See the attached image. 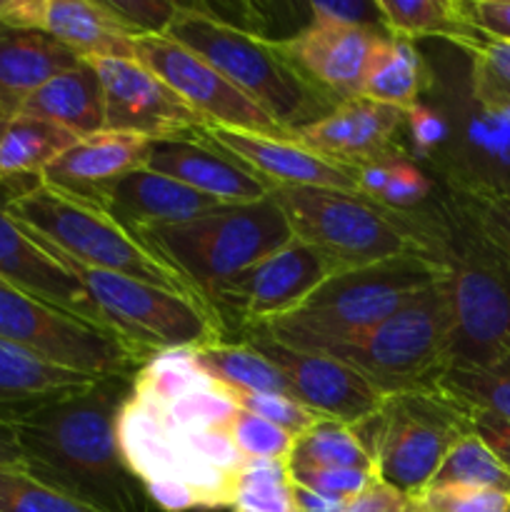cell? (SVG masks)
<instances>
[{"mask_svg": "<svg viewBox=\"0 0 510 512\" xmlns=\"http://www.w3.org/2000/svg\"><path fill=\"white\" fill-rule=\"evenodd\" d=\"M238 405L193 350L155 353L118 413L125 463L160 512L230 508L245 458L230 438Z\"/></svg>", "mask_w": 510, "mask_h": 512, "instance_id": "1", "label": "cell"}, {"mask_svg": "<svg viewBox=\"0 0 510 512\" xmlns=\"http://www.w3.org/2000/svg\"><path fill=\"white\" fill-rule=\"evenodd\" d=\"M130 385L133 378H103L15 420L25 473L105 512H160L118 445Z\"/></svg>", "mask_w": 510, "mask_h": 512, "instance_id": "2", "label": "cell"}, {"mask_svg": "<svg viewBox=\"0 0 510 512\" xmlns=\"http://www.w3.org/2000/svg\"><path fill=\"white\" fill-rule=\"evenodd\" d=\"M443 275V255L433 253H405L363 268L340 270L315 288L293 313L245 333L265 335L298 350L348 343L398 313Z\"/></svg>", "mask_w": 510, "mask_h": 512, "instance_id": "3", "label": "cell"}, {"mask_svg": "<svg viewBox=\"0 0 510 512\" xmlns=\"http://www.w3.org/2000/svg\"><path fill=\"white\" fill-rule=\"evenodd\" d=\"M133 235L210 308L238 275L295 238L273 195L255 203L220 205L188 223Z\"/></svg>", "mask_w": 510, "mask_h": 512, "instance_id": "4", "label": "cell"}, {"mask_svg": "<svg viewBox=\"0 0 510 512\" xmlns=\"http://www.w3.org/2000/svg\"><path fill=\"white\" fill-rule=\"evenodd\" d=\"M165 35L213 65L290 135L338 105L290 63L278 40L238 28L203 5L178 3Z\"/></svg>", "mask_w": 510, "mask_h": 512, "instance_id": "5", "label": "cell"}, {"mask_svg": "<svg viewBox=\"0 0 510 512\" xmlns=\"http://www.w3.org/2000/svg\"><path fill=\"white\" fill-rule=\"evenodd\" d=\"M298 240L328 255L338 270L363 268L405 253L443 255L448 225H418L360 193L330 188H273Z\"/></svg>", "mask_w": 510, "mask_h": 512, "instance_id": "6", "label": "cell"}, {"mask_svg": "<svg viewBox=\"0 0 510 512\" xmlns=\"http://www.w3.org/2000/svg\"><path fill=\"white\" fill-rule=\"evenodd\" d=\"M373 475L403 495L423 493L448 450L473 433L470 405L443 385L388 395L378 415L355 425Z\"/></svg>", "mask_w": 510, "mask_h": 512, "instance_id": "7", "label": "cell"}, {"mask_svg": "<svg viewBox=\"0 0 510 512\" xmlns=\"http://www.w3.org/2000/svg\"><path fill=\"white\" fill-rule=\"evenodd\" d=\"M315 353L343 360L385 395L433 388L450 365L445 275L368 333Z\"/></svg>", "mask_w": 510, "mask_h": 512, "instance_id": "8", "label": "cell"}, {"mask_svg": "<svg viewBox=\"0 0 510 512\" xmlns=\"http://www.w3.org/2000/svg\"><path fill=\"white\" fill-rule=\"evenodd\" d=\"M3 205L25 228L38 233L58 253L85 268L128 275L175 293L193 295L163 260L155 258L143 243L135 240L133 233L120 228L95 205L58 193L40 180L10 195Z\"/></svg>", "mask_w": 510, "mask_h": 512, "instance_id": "9", "label": "cell"}, {"mask_svg": "<svg viewBox=\"0 0 510 512\" xmlns=\"http://www.w3.org/2000/svg\"><path fill=\"white\" fill-rule=\"evenodd\" d=\"M443 248L450 365L488 368L510 348V268L453 210Z\"/></svg>", "mask_w": 510, "mask_h": 512, "instance_id": "10", "label": "cell"}, {"mask_svg": "<svg viewBox=\"0 0 510 512\" xmlns=\"http://www.w3.org/2000/svg\"><path fill=\"white\" fill-rule=\"evenodd\" d=\"M65 260L85 285L105 325L138 348L155 355L223 343V320L203 300Z\"/></svg>", "mask_w": 510, "mask_h": 512, "instance_id": "11", "label": "cell"}, {"mask_svg": "<svg viewBox=\"0 0 510 512\" xmlns=\"http://www.w3.org/2000/svg\"><path fill=\"white\" fill-rule=\"evenodd\" d=\"M0 340L95 378H133L153 358L115 330L75 318L5 280H0Z\"/></svg>", "mask_w": 510, "mask_h": 512, "instance_id": "12", "label": "cell"}, {"mask_svg": "<svg viewBox=\"0 0 510 512\" xmlns=\"http://www.w3.org/2000/svg\"><path fill=\"white\" fill-rule=\"evenodd\" d=\"M133 58L153 70L190 110L203 118L205 125L245 133H263L285 138L288 130L280 128L265 110H260L248 95L240 93L200 55L175 43L168 35H143L133 38Z\"/></svg>", "mask_w": 510, "mask_h": 512, "instance_id": "13", "label": "cell"}, {"mask_svg": "<svg viewBox=\"0 0 510 512\" xmlns=\"http://www.w3.org/2000/svg\"><path fill=\"white\" fill-rule=\"evenodd\" d=\"M335 273L340 270L328 255L293 238L288 245L238 275L213 300V310L220 320H238L245 333L293 313L315 288H320Z\"/></svg>", "mask_w": 510, "mask_h": 512, "instance_id": "14", "label": "cell"}, {"mask_svg": "<svg viewBox=\"0 0 510 512\" xmlns=\"http://www.w3.org/2000/svg\"><path fill=\"white\" fill-rule=\"evenodd\" d=\"M245 343L260 350L288 380L293 398L320 418L360 425L378 415L388 398L365 375L338 358L290 348L258 333H245Z\"/></svg>", "mask_w": 510, "mask_h": 512, "instance_id": "15", "label": "cell"}, {"mask_svg": "<svg viewBox=\"0 0 510 512\" xmlns=\"http://www.w3.org/2000/svg\"><path fill=\"white\" fill-rule=\"evenodd\" d=\"M105 98V130L148 140L193 135L203 118L135 58H90Z\"/></svg>", "mask_w": 510, "mask_h": 512, "instance_id": "16", "label": "cell"}, {"mask_svg": "<svg viewBox=\"0 0 510 512\" xmlns=\"http://www.w3.org/2000/svg\"><path fill=\"white\" fill-rule=\"evenodd\" d=\"M0 280L75 318L108 328L85 285L70 270L65 255L15 220L3 203H0Z\"/></svg>", "mask_w": 510, "mask_h": 512, "instance_id": "17", "label": "cell"}, {"mask_svg": "<svg viewBox=\"0 0 510 512\" xmlns=\"http://www.w3.org/2000/svg\"><path fill=\"white\" fill-rule=\"evenodd\" d=\"M195 135L233 155L270 188H330L358 193L355 168L313 153L293 135L278 138V135L245 133V130L215 128V125H200Z\"/></svg>", "mask_w": 510, "mask_h": 512, "instance_id": "18", "label": "cell"}, {"mask_svg": "<svg viewBox=\"0 0 510 512\" xmlns=\"http://www.w3.org/2000/svg\"><path fill=\"white\" fill-rule=\"evenodd\" d=\"M390 33L310 23L293 38L278 40L290 63L333 103L363 98V83L375 48Z\"/></svg>", "mask_w": 510, "mask_h": 512, "instance_id": "19", "label": "cell"}, {"mask_svg": "<svg viewBox=\"0 0 510 512\" xmlns=\"http://www.w3.org/2000/svg\"><path fill=\"white\" fill-rule=\"evenodd\" d=\"M0 23L43 30L83 60L133 58V35L103 0H0Z\"/></svg>", "mask_w": 510, "mask_h": 512, "instance_id": "20", "label": "cell"}, {"mask_svg": "<svg viewBox=\"0 0 510 512\" xmlns=\"http://www.w3.org/2000/svg\"><path fill=\"white\" fill-rule=\"evenodd\" d=\"M145 168L168 175L225 205L255 203L268 198L273 190L233 155L195 133L150 140Z\"/></svg>", "mask_w": 510, "mask_h": 512, "instance_id": "21", "label": "cell"}, {"mask_svg": "<svg viewBox=\"0 0 510 512\" xmlns=\"http://www.w3.org/2000/svg\"><path fill=\"white\" fill-rule=\"evenodd\" d=\"M403 123V110L355 98L338 103L328 115L295 130L293 138L323 158L358 168L370 160L398 153L393 138Z\"/></svg>", "mask_w": 510, "mask_h": 512, "instance_id": "22", "label": "cell"}, {"mask_svg": "<svg viewBox=\"0 0 510 512\" xmlns=\"http://www.w3.org/2000/svg\"><path fill=\"white\" fill-rule=\"evenodd\" d=\"M150 140L130 133H103L80 138L65 150L43 175L40 183L98 208L110 188L133 170L145 168Z\"/></svg>", "mask_w": 510, "mask_h": 512, "instance_id": "23", "label": "cell"}, {"mask_svg": "<svg viewBox=\"0 0 510 512\" xmlns=\"http://www.w3.org/2000/svg\"><path fill=\"white\" fill-rule=\"evenodd\" d=\"M218 200L178 183L155 170L138 168L113 185L98 208L128 233L148 228H165L200 218L220 208Z\"/></svg>", "mask_w": 510, "mask_h": 512, "instance_id": "24", "label": "cell"}, {"mask_svg": "<svg viewBox=\"0 0 510 512\" xmlns=\"http://www.w3.org/2000/svg\"><path fill=\"white\" fill-rule=\"evenodd\" d=\"M80 60L43 30L0 23V113L15 118L35 90Z\"/></svg>", "mask_w": 510, "mask_h": 512, "instance_id": "25", "label": "cell"}, {"mask_svg": "<svg viewBox=\"0 0 510 512\" xmlns=\"http://www.w3.org/2000/svg\"><path fill=\"white\" fill-rule=\"evenodd\" d=\"M98 380L40 360L0 340V420L15 423L30 410L83 393Z\"/></svg>", "mask_w": 510, "mask_h": 512, "instance_id": "26", "label": "cell"}, {"mask_svg": "<svg viewBox=\"0 0 510 512\" xmlns=\"http://www.w3.org/2000/svg\"><path fill=\"white\" fill-rule=\"evenodd\" d=\"M18 115L48 120V123L70 130L78 138L103 133L105 98L93 63L80 60L75 68L55 75L25 100Z\"/></svg>", "mask_w": 510, "mask_h": 512, "instance_id": "27", "label": "cell"}, {"mask_svg": "<svg viewBox=\"0 0 510 512\" xmlns=\"http://www.w3.org/2000/svg\"><path fill=\"white\" fill-rule=\"evenodd\" d=\"M428 85L423 55L410 40L388 35L375 48L363 83V98L373 103L410 110L418 105L420 93Z\"/></svg>", "mask_w": 510, "mask_h": 512, "instance_id": "28", "label": "cell"}, {"mask_svg": "<svg viewBox=\"0 0 510 512\" xmlns=\"http://www.w3.org/2000/svg\"><path fill=\"white\" fill-rule=\"evenodd\" d=\"M78 140V135L48 120L15 115L0 138V183L23 175H35L40 180V175Z\"/></svg>", "mask_w": 510, "mask_h": 512, "instance_id": "29", "label": "cell"}, {"mask_svg": "<svg viewBox=\"0 0 510 512\" xmlns=\"http://www.w3.org/2000/svg\"><path fill=\"white\" fill-rule=\"evenodd\" d=\"M378 10L385 20V30L395 38L440 35L468 53L485 40V35L470 23L463 3L455 0H378Z\"/></svg>", "mask_w": 510, "mask_h": 512, "instance_id": "30", "label": "cell"}, {"mask_svg": "<svg viewBox=\"0 0 510 512\" xmlns=\"http://www.w3.org/2000/svg\"><path fill=\"white\" fill-rule=\"evenodd\" d=\"M200 368L235 393H275L290 395L288 380L278 368L250 343H213L193 350Z\"/></svg>", "mask_w": 510, "mask_h": 512, "instance_id": "31", "label": "cell"}, {"mask_svg": "<svg viewBox=\"0 0 510 512\" xmlns=\"http://www.w3.org/2000/svg\"><path fill=\"white\" fill-rule=\"evenodd\" d=\"M453 210L463 223L510 268V193L478 183L458 180L453 185Z\"/></svg>", "mask_w": 510, "mask_h": 512, "instance_id": "32", "label": "cell"}, {"mask_svg": "<svg viewBox=\"0 0 510 512\" xmlns=\"http://www.w3.org/2000/svg\"><path fill=\"white\" fill-rule=\"evenodd\" d=\"M288 468H348L373 473V458L355 425L323 418L295 440Z\"/></svg>", "mask_w": 510, "mask_h": 512, "instance_id": "33", "label": "cell"}, {"mask_svg": "<svg viewBox=\"0 0 510 512\" xmlns=\"http://www.w3.org/2000/svg\"><path fill=\"white\" fill-rule=\"evenodd\" d=\"M355 183L363 198L395 213H408L430 195V180L398 153L358 165Z\"/></svg>", "mask_w": 510, "mask_h": 512, "instance_id": "34", "label": "cell"}, {"mask_svg": "<svg viewBox=\"0 0 510 512\" xmlns=\"http://www.w3.org/2000/svg\"><path fill=\"white\" fill-rule=\"evenodd\" d=\"M428 488H483L510 495V473L475 433L448 450Z\"/></svg>", "mask_w": 510, "mask_h": 512, "instance_id": "35", "label": "cell"}, {"mask_svg": "<svg viewBox=\"0 0 510 512\" xmlns=\"http://www.w3.org/2000/svg\"><path fill=\"white\" fill-rule=\"evenodd\" d=\"M230 508L233 512H298L288 463L258 460L245 465Z\"/></svg>", "mask_w": 510, "mask_h": 512, "instance_id": "36", "label": "cell"}, {"mask_svg": "<svg viewBox=\"0 0 510 512\" xmlns=\"http://www.w3.org/2000/svg\"><path fill=\"white\" fill-rule=\"evenodd\" d=\"M440 385L463 403L490 410L510 423V353L488 368H448Z\"/></svg>", "mask_w": 510, "mask_h": 512, "instance_id": "37", "label": "cell"}, {"mask_svg": "<svg viewBox=\"0 0 510 512\" xmlns=\"http://www.w3.org/2000/svg\"><path fill=\"white\" fill-rule=\"evenodd\" d=\"M470 93L480 110L510 115V43L485 38L470 50Z\"/></svg>", "mask_w": 510, "mask_h": 512, "instance_id": "38", "label": "cell"}, {"mask_svg": "<svg viewBox=\"0 0 510 512\" xmlns=\"http://www.w3.org/2000/svg\"><path fill=\"white\" fill-rule=\"evenodd\" d=\"M0 512H105L43 483L23 468H0Z\"/></svg>", "mask_w": 510, "mask_h": 512, "instance_id": "39", "label": "cell"}, {"mask_svg": "<svg viewBox=\"0 0 510 512\" xmlns=\"http://www.w3.org/2000/svg\"><path fill=\"white\" fill-rule=\"evenodd\" d=\"M230 438H233L235 448L240 450L245 463H258V460L288 463L295 448L293 435L243 408H238L233 423H230Z\"/></svg>", "mask_w": 510, "mask_h": 512, "instance_id": "40", "label": "cell"}, {"mask_svg": "<svg viewBox=\"0 0 510 512\" xmlns=\"http://www.w3.org/2000/svg\"><path fill=\"white\" fill-rule=\"evenodd\" d=\"M233 393V400L238 408L248 410V413L258 415V418L268 420V423L278 425L285 433L293 435L295 440L300 435L308 433L318 420H323L320 415H315L313 410H308L305 405H300L298 400L290 398V395H275V393Z\"/></svg>", "mask_w": 510, "mask_h": 512, "instance_id": "41", "label": "cell"}, {"mask_svg": "<svg viewBox=\"0 0 510 512\" xmlns=\"http://www.w3.org/2000/svg\"><path fill=\"white\" fill-rule=\"evenodd\" d=\"M410 500L423 512H510V495L483 488H425Z\"/></svg>", "mask_w": 510, "mask_h": 512, "instance_id": "42", "label": "cell"}, {"mask_svg": "<svg viewBox=\"0 0 510 512\" xmlns=\"http://www.w3.org/2000/svg\"><path fill=\"white\" fill-rule=\"evenodd\" d=\"M103 3L133 38L165 35L178 13V3L170 0H103Z\"/></svg>", "mask_w": 510, "mask_h": 512, "instance_id": "43", "label": "cell"}, {"mask_svg": "<svg viewBox=\"0 0 510 512\" xmlns=\"http://www.w3.org/2000/svg\"><path fill=\"white\" fill-rule=\"evenodd\" d=\"M290 480L295 485L325 495V498L348 503L355 495L363 493L373 480V473L348 468H288Z\"/></svg>", "mask_w": 510, "mask_h": 512, "instance_id": "44", "label": "cell"}, {"mask_svg": "<svg viewBox=\"0 0 510 512\" xmlns=\"http://www.w3.org/2000/svg\"><path fill=\"white\" fill-rule=\"evenodd\" d=\"M310 13H313V23L318 25L385 30V20L378 10V0H328V3H310Z\"/></svg>", "mask_w": 510, "mask_h": 512, "instance_id": "45", "label": "cell"}, {"mask_svg": "<svg viewBox=\"0 0 510 512\" xmlns=\"http://www.w3.org/2000/svg\"><path fill=\"white\" fill-rule=\"evenodd\" d=\"M463 8L485 38L510 43V0H470Z\"/></svg>", "mask_w": 510, "mask_h": 512, "instance_id": "46", "label": "cell"}, {"mask_svg": "<svg viewBox=\"0 0 510 512\" xmlns=\"http://www.w3.org/2000/svg\"><path fill=\"white\" fill-rule=\"evenodd\" d=\"M470 413H473V433L493 450L495 458L510 473V423L490 410L473 408V405H470Z\"/></svg>", "mask_w": 510, "mask_h": 512, "instance_id": "47", "label": "cell"}, {"mask_svg": "<svg viewBox=\"0 0 510 512\" xmlns=\"http://www.w3.org/2000/svg\"><path fill=\"white\" fill-rule=\"evenodd\" d=\"M408 500V495L390 488L383 480L373 478L363 493L345 503L343 512H405L408 510Z\"/></svg>", "mask_w": 510, "mask_h": 512, "instance_id": "48", "label": "cell"}, {"mask_svg": "<svg viewBox=\"0 0 510 512\" xmlns=\"http://www.w3.org/2000/svg\"><path fill=\"white\" fill-rule=\"evenodd\" d=\"M405 123L410 125L415 145L423 150L435 148L445 138V120L438 113H433V110L423 108V105L405 110Z\"/></svg>", "mask_w": 510, "mask_h": 512, "instance_id": "49", "label": "cell"}, {"mask_svg": "<svg viewBox=\"0 0 510 512\" xmlns=\"http://www.w3.org/2000/svg\"><path fill=\"white\" fill-rule=\"evenodd\" d=\"M295 493V505H298V512H343L345 503L333 498H325V495L313 493V490L303 488V485L293 483Z\"/></svg>", "mask_w": 510, "mask_h": 512, "instance_id": "50", "label": "cell"}, {"mask_svg": "<svg viewBox=\"0 0 510 512\" xmlns=\"http://www.w3.org/2000/svg\"><path fill=\"white\" fill-rule=\"evenodd\" d=\"M0 468H23V455H20L15 428L8 420H0Z\"/></svg>", "mask_w": 510, "mask_h": 512, "instance_id": "51", "label": "cell"}, {"mask_svg": "<svg viewBox=\"0 0 510 512\" xmlns=\"http://www.w3.org/2000/svg\"><path fill=\"white\" fill-rule=\"evenodd\" d=\"M8 123H10L8 115L0 113V138H3V133H5V128H8Z\"/></svg>", "mask_w": 510, "mask_h": 512, "instance_id": "52", "label": "cell"}, {"mask_svg": "<svg viewBox=\"0 0 510 512\" xmlns=\"http://www.w3.org/2000/svg\"><path fill=\"white\" fill-rule=\"evenodd\" d=\"M405 512H423V510H420L418 505L413 503V500H408V510H405Z\"/></svg>", "mask_w": 510, "mask_h": 512, "instance_id": "53", "label": "cell"}, {"mask_svg": "<svg viewBox=\"0 0 510 512\" xmlns=\"http://www.w3.org/2000/svg\"><path fill=\"white\" fill-rule=\"evenodd\" d=\"M3 115H5V113H3Z\"/></svg>", "mask_w": 510, "mask_h": 512, "instance_id": "54", "label": "cell"}]
</instances>
